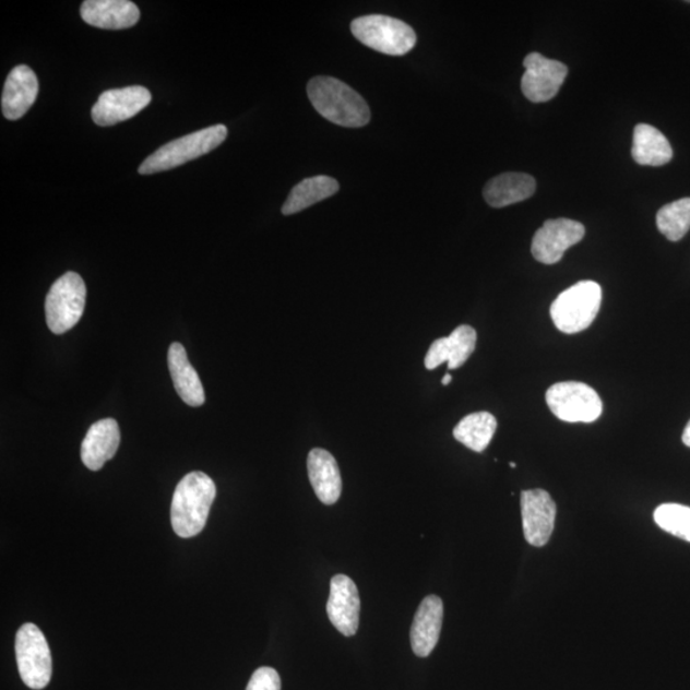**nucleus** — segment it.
I'll return each mask as SVG.
<instances>
[{
    "label": "nucleus",
    "instance_id": "nucleus-1",
    "mask_svg": "<svg viewBox=\"0 0 690 690\" xmlns=\"http://www.w3.org/2000/svg\"><path fill=\"white\" fill-rule=\"evenodd\" d=\"M216 486L204 472H191L182 478L172 495L171 527L182 538H191L205 528Z\"/></svg>",
    "mask_w": 690,
    "mask_h": 690
},
{
    "label": "nucleus",
    "instance_id": "nucleus-2",
    "mask_svg": "<svg viewBox=\"0 0 690 690\" xmlns=\"http://www.w3.org/2000/svg\"><path fill=\"white\" fill-rule=\"evenodd\" d=\"M313 108L328 121L348 129L370 122L371 111L364 97L334 78H314L307 85Z\"/></svg>",
    "mask_w": 690,
    "mask_h": 690
},
{
    "label": "nucleus",
    "instance_id": "nucleus-3",
    "mask_svg": "<svg viewBox=\"0 0 690 690\" xmlns=\"http://www.w3.org/2000/svg\"><path fill=\"white\" fill-rule=\"evenodd\" d=\"M227 136V127L216 124L187 134L181 139L172 140L146 157L144 163L140 165L139 172L150 176L181 167L186 163L212 153L213 150L223 144Z\"/></svg>",
    "mask_w": 690,
    "mask_h": 690
},
{
    "label": "nucleus",
    "instance_id": "nucleus-4",
    "mask_svg": "<svg viewBox=\"0 0 690 690\" xmlns=\"http://www.w3.org/2000/svg\"><path fill=\"white\" fill-rule=\"evenodd\" d=\"M602 302L603 289L599 284L579 282L555 299L550 309L551 319L561 333H581L595 321Z\"/></svg>",
    "mask_w": 690,
    "mask_h": 690
},
{
    "label": "nucleus",
    "instance_id": "nucleus-5",
    "mask_svg": "<svg viewBox=\"0 0 690 690\" xmlns=\"http://www.w3.org/2000/svg\"><path fill=\"white\" fill-rule=\"evenodd\" d=\"M350 29L366 47L386 56H406L417 43L415 29L406 22L381 14L356 19Z\"/></svg>",
    "mask_w": 690,
    "mask_h": 690
},
{
    "label": "nucleus",
    "instance_id": "nucleus-6",
    "mask_svg": "<svg viewBox=\"0 0 690 690\" xmlns=\"http://www.w3.org/2000/svg\"><path fill=\"white\" fill-rule=\"evenodd\" d=\"M86 305L84 279L73 272L66 273L51 285L45 299V317L51 333L64 334L79 324Z\"/></svg>",
    "mask_w": 690,
    "mask_h": 690
},
{
    "label": "nucleus",
    "instance_id": "nucleus-7",
    "mask_svg": "<svg viewBox=\"0 0 690 690\" xmlns=\"http://www.w3.org/2000/svg\"><path fill=\"white\" fill-rule=\"evenodd\" d=\"M546 403L561 421L576 424L595 423L603 414V401L583 382L566 381L552 385L546 393Z\"/></svg>",
    "mask_w": 690,
    "mask_h": 690
},
{
    "label": "nucleus",
    "instance_id": "nucleus-8",
    "mask_svg": "<svg viewBox=\"0 0 690 690\" xmlns=\"http://www.w3.org/2000/svg\"><path fill=\"white\" fill-rule=\"evenodd\" d=\"M14 647L22 681L35 690L47 688L51 679L52 662L49 644L39 627L33 622L22 626Z\"/></svg>",
    "mask_w": 690,
    "mask_h": 690
},
{
    "label": "nucleus",
    "instance_id": "nucleus-9",
    "mask_svg": "<svg viewBox=\"0 0 690 690\" xmlns=\"http://www.w3.org/2000/svg\"><path fill=\"white\" fill-rule=\"evenodd\" d=\"M586 235V228L580 222L572 219L547 221L536 231L531 251L534 258L545 265L559 262L570 247L580 243Z\"/></svg>",
    "mask_w": 690,
    "mask_h": 690
},
{
    "label": "nucleus",
    "instance_id": "nucleus-10",
    "mask_svg": "<svg viewBox=\"0 0 690 690\" xmlns=\"http://www.w3.org/2000/svg\"><path fill=\"white\" fill-rule=\"evenodd\" d=\"M522 92L532 103H545L554 99L567 79L568 67L554 59H547L539 52H531L524 59Z\"/></svg>",
    "mask_w": 690,
    "mask_h": 690
},
{
    "label": "nucleus",
    "instance_id": "nucleus-11",
    "mask_svg": "<svg viewBox=\"0 0 690 690\" xmlns=\"http://www.w3.org/2000/svg\"><path fill=\"white\" fill-rule=\"evenodd\" d=\"M152 99V93L144 86L108 90L93 107V121L100 127L124 122L144 110Z\"/></svg>",
    "mask_w": 690,
    "mask_h": 690
},
{
    "label": "nucleus",
    "instance_id": "nucleus-12",
    "mask_svg": "<svg viewBox=\"0 0 690 690\" xmlns=\"http://www.w3.org/2000/svg\"><path fill=\"white\" fill-rule=\"evenodd\" d=\"M524 537L535 547H543L552 535L557 504L550 493L542 490H526L521 495Z\"/></svg>",
    "mask_w": 690,
    "mask_h": 690
},
{
    "label": "nucleus",
    "instance_id": "nucleus-13",
    "mask_svg": "<svg viewBox=\"0 0 690 690\" xmlns=\"http://www.w3.org/2000/svg\"><path fill=\"white\" fill-rule=\"evenodd\" d=\"M330 621L345 637L357 633L361 599L356 583L344 574L333 576L330 582V596L326 605Z\"/></svg>",
    "mask_w": 690,
    "mask_h": 690
},
{
    "label": "nucleus",
    "instance_id": "nucleus-14",
    "mask_svg": "<svg viewBox=\"0 0 690 690\" xmlns=\"http://www.w3.org/2000/svg\"><path fill=\"white\" fill-rule=\"evenodd\" d=\"M477 343L476 330L469 325L457 326L448 337H440L431 344L425 358L427 370H435L448 362L449 370L460 369L474 354Z\"/></svg>",
    "mask_w": 690,
    "mask_h": 690
},
{
    "label": "nucleus",
    "instance_id": "nucleus-15",
    "mask_svg": "<svg viewBox=\"0 0 690 690\" xmlns=\"http://www.w3.org/2000/svg\"><path fill=\"white\" fill-rule=\"evenodd\" d=\"M37 94H39V81L35 72L25 64L14 67L3 88V116L10 121H17L33 107Z\"/></svg>",
    "mask_w": 690,
    "mask_h": 690
},
{
    "label": "nucleus",
    "instance_id": "nucleus-16",
    "mask_svg": "<svg viewBox=\"0 0 690 690\" xmlns=\"http://www.w3.org/2000/svg\"><path fill=\"white\" fill-rule=\"evenodd\" d=\"M81 17L87 25L104 29H124L138 24L140 10L130 0H86Z\"/></svg>",
    "mask_w": 690,
    "mask_h": 690
},
{
    "label": "nucleus",
    "instance_id": "nucleus-17",
    "mask_svg": "<svg viewBox=\"0 0 690 690\" xmlns=\"http://www.w3.org/2000/svg\"><path fill=\"white\" fill-rule=\"evenodd\" d=\"M444 619V604L435 595L427 596L415 615L411 629L412 650L418 657H427L437 647Z\"/></svg>",
    "mask_w": 690,
    "mask_h": 690
},
{
    "label": "nucleus",
    "instance_id": "nucleus-18",
    "mask_svg": "<svg viewBox=\"0 0 690 690\" xmlns=\"http://www.w3.org/2000/svg\"><path fill=\"white\" fill-rule=\"evenodd\" d=\"M121 444V431L116 419L97 421L86 433L81 445V460L90 471H100Z\"/></svg>",
    "mask_w": 690,
    "mask_h": 690
},
{
    "label": "nucleus",
    "instance_id": "nucleus-19",
    "mask_svg": "<svg viewBox=\"0 0 690 690\" xmlns=\"http://www.w3.org/2000/svg\"><path fill=\"white\" fill-rule=\"evenodd\" d=\"M307 469L314 493L322 504H335L343 489L341 471L335 457L328 450L312 449L307 457Z\"/></svg>",
    "mask_w": 690,
    "mask_h": 690
},
{
    "label": "nucleus",
    "instance_id": "nucleus-20",
    "mask_svg": "<svg viewBox=\"0 0 690 690\" xmlns=\"http://www.w3.org/2000/svg\"><path fill=\"white\" fill-rule=\"evenodd\" d=\"M168 365L172 384L181 400L191 407H201L205 403L204 386L197 370L187 357L181 343H172L168 352Z\"/></svg>",
    "mask_w": 690,
    "mask_h": 690
},
{
    "label": "nucleus",
    "instance_id": "nucleus-21",
    "mask_svg": "<svg viewBox=\"0 0 690 690\" xmlns=\"http://www.w3.org/2000/svg\"><path fill=\"white\" fill-rule=\"evenodd\" d=\"M536 181L524 172H504L487 182L484 198L492 207H505L534 197Z\"/></svg>",
    "mask_w": 690,
    "mask_h": 690
},
{
    "label": "nucleus",
    "instance_id": "nucleus-22",
    "mask_svg": "<svg viewBox=\"0 0 690 690\" xmlns=\"http://www.w3.org/2000/svg\"><path fill=\"white\" fill-rule=\"evenodd\" d=\"M673 147L664 133L650 124H637L633 134L632 156L640 165L662 167L673 159Z\"/></svg>",
    "mask_w": 690,
    "mask_h": 690
},
{
    "label": "nucleus",
    "instance_id": "nucleus-23",
    "mask_svg": "<svg viewBox=\"0 0 690 690\" xmlns=\"http://www.w3.org/2000/svg\"><path fill=\"white\" fill-rule=\"evenodd\" d=\"M337 191H340V183L332 177L318 176L304 179L290 191L282 213L284 215L297 214L322 200L332 198Z\"/></svg>",
    "mask_w": 690,
    "mask_h": 690
},
{
    "label": "nucleus",
    "instance_id": "nucleus-24",
    "mask_svg": "<svg viewBox=\"0 0 690 690\" xmlns=\"http://www.w3.org/2000/svg\"><path fill=\"white\" fill-rule=\"evenodd\" d=\"M497 429V418L487 412H477L464 417L455 426L453 435L455 440L462 442L464 447L476 453H483L489 447Z\"/></svg>",
    "mask_w": 690,
    "mask_h": 690
},
{
    "label": "nucleus",
    "instance_id": "nucleus-25",
    "mask_svg": "<svg viewBox=\"0 0 690 690\" xmlns=\"http://www.w3.org/2000/svg\"><path fill=\"white\" fill-rule=\"evenodd\" d=\"M656 224L659 234L678 242L690 229V198L671 202L658 210Z\"/></svg>",
    "mask_w": 690,
    "mask_h": 690
},
{
    "label": "nucleus",
    "instance_id": "nucleus-26",
    "mask_svg": "<svg viewBox=\"0 0 690 690\" xmlns=\"http://www.w3.org/2000/svg\"><path fill=\"white\" fill-rule=\"evenodd\" d=\"M655 522L667 534L690 543V508L680 504H664L655 510Z\"/></svg>",
    "mask_w": 690,
    "mask_h": 690
},
{
    "label": "nucleus",
    "instance_id": "nucleus-27",
    "mask_svg": "<svg viewBox=\"0 0 690 690\" xmlns=\"http://www.w3.org/2000/svg\"><path fill=\"white\" fill-rule=\"evenodd\" d=\"M246 690H282L279 674L273 667H260L252 674Z\"/></svg>",
    "mask_w": 690,
    "mask_h": 690
},
{
    "label": "nucleus",
    "instance_id": "nucleus-28",
    "mask_svg": "<svg viewBox=\"0 0 690 690\" xmlns=\"http://www.w3.org/2000/svg\"><path fill=\"white\" fill-rule=\"evenodd\" d=\"M682 442L690 448V421L686 427L685 433H682Z\"/></svg>",
    "mask_w": 690,
    "mask_h": 690
},
{
    "label": "nucleus",
    "instance_id": "nucleus-29",
    "mask_svg": "<svg viewBox=\"0 0 690 690\" xmlns=\"http://www.w3.org/2000/svg\"><path fill=\"white\" fill-rule=\"evenodd\" d=\"M452 379H453V378H452V374L447 373V374H445V377H444V378H442V380H441V384H442V385H444V386H447V385H449V384H450V382H452Z\"/></svg>",
    "mask_w": 690,
    "mask_h": 690
},
{
    "label": "nucleus",
    "instance_id": "nucleus-30",
    "mask_svg": "<svg viewBox=\"0 0 690 690\" xmlns=\"http://www.w3.org/2000/svg\"><path fill=\"white\" fill-rule=\"evenodd\" d=\"M510 467L515 468V463H510Z\"/></svg>",
    "mask_w": 690,
    "mask_h": 690
}]
</instances>
